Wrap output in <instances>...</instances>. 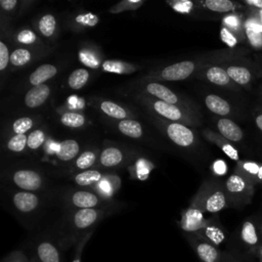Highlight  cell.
<instances>
[{
    "instance_id": "7a4b0ae2",
    "label": "cell",
    "mask_w": 262,
    "mask_h": 262,
    "mask_svg": "<svg viewBox=\"0 0 262 262\" xmlns=\"http://www.w3.org/2000/svg\"><path fill=\"white\" fill-rule=\"evenodd\" d=\"M134 99L144 106L148 111V114L155 115L164 120L181 123L189 127H198L202 124V114L178 105L170 104L140 93H136L134 95Z\"/></svg>"
},
{
    "instance_id": "603a6c76",
    "label": "cell",
    "mask_w": 262,
    "mask_h": 262,
    "mask_svg": "<svg viewBox=\"0 0 262 262\" xmlns=\"http://www.w3.org/2000/svg\"><path fill=\"white\" fill-rule=\"evenodd\" d=\"M35 31L44 41H54L59 32V25L56 16L51 12L40 14L34 23Z\"/></svg>"
},
{
    "instance_id": "680465c9",
    "label": "cell",
    "mask_w": 262,
    "mask_h": 262,
    "mask_svg": "<svg viewBox=\"0 0 262 262\" xmlns=\"http://www.w3.org/2000/svg\"><path fill=\"white\" fill-rule=\"evenodd\" d=\"M260 227H261V232H262V218H261V224H260Z\"/></svg>"
},
{
    "instance_id": "f5cc1de1",
    "label": "cell",
    "mask_w": 262,
    "mask_h": 262,
    "mask_svg": "<svg viewBox=\"0 0 262 262\" xmlns=\"http://www.w3.org/2000/svg\"><path fill=\"white\" fill-rule=\"evenodd\" d=\"M254 96L256 97V102L262 106V81L259 82V84L255 90Z\"/></svg>"
},
{
    "instance_id": "83f0119b",
    "label": "cell",
    "mask_w": 262,
    "mask_h": 262,
    "mask_svg": "<svg viewBox=\"0 0 262 262\" xmlns=\"http://www.w3.org/2000/svg\"><path fill=\"white\" fill-rule=\"evenodd\" d=\"M233 172L244 176L255 186L262 187V163L255 160H242L235 164Z\"/></svg>"
},
{
    "instance_id": "f35d334b",
    "label": "cell",
    "mask_w": 262,
    "mask_h": 262,
    "mask_svg": "<svg viewBox=\"0 0 262 262\" xmlns=\"http://www.w3.org/2000/svg\"><path fill=\"white\" fill-rule=\"evenodd\" d=\"M91 72L85 68H78L74 70L67 79V84L72 90L82 89L90 80Z\"/></svg>"
},
{
    "instance_id": "4fadbf2b",
    "label": "cell",
    "mask_w": 262,
    "mask_h": 262,
    "mask_svg": "<svg viewBox=\"0 0 262 262\" xmlns=\"http://www.w3.org/2000/svg\"><path fill=\"white\" fill-rule=\"evenodd\" d=\"M261 217L251 216L246 218L238 229V241L242 247L249 253L254 255L258 248L262 245Z\"/></svg>"
},
{
    "instance_id": "4316f807",
    "label": "cell",
    "mask_w": 262,
    "mask_h": 262,
    "mask_svg": "<svg viewBox=\"0 0 262 262\" xmlns=\"http://www.w3.org/2000/svg\"><path fill=\"white\" fill-rule=\"evenodd\" d=\"M11 40L16 46L29 47V48H43L50 47L49 44L44 42V40L38 35L35 30L29 28H21L14 31L11 34Z\"/></svg>"
},
{
    "instance_id": "8fae6325",
    "label": "cell",
    "mask_w": 262,
    "mask_h": 262,
    "mask_svg": "<svg viewBox=\"0 0 262 262\" xmlns=\"http://www.w3.org/2000/svg\"><path fill=\"white\" fill-rule=\"evenodd\" d=\"M195 77L214 86L224 88L239 96H243L244 93L246 92L242 87L236 85L230 79L225 69L221 64H206L200 70Z\"/></svg>"
},
{
    "instance_id": "9f6ffc18",
    "label": "cell",
    "mask_w": 262,
    "mask_h": 262,
    "mask_svg": "<svg viewBox=\"0 0 262 262\" xmlns=\"http://www.w3.org/2000/svg\"><path fill=\"white\" fill-rule=\"evenodd\" d=\"M254 255L258 258L259 262H262V245L258 248V250L255 252V254H254Z\"/></svg>"
},
{
    "instance_id": "44dd1931",
    "label": "cell",
    "mask_w": 262,
    "mask_h": 262,
    "mask_svg": "<svg viewBox=\"0 0 262 262\" xmlns=\"http://www.w3.org/2000/svg\"><path fill=\"white\" fill-rule=\"evenodd\" d=\"M195 233H198L199 235L209 241L218 248L222 244H224L227 238V232L217 216L208 218L205 225Z\"/></svg>"
},
{
    "instance_id": "5b68a950",
    "label": "cell",
    "mask_w": 262,
    "mask_h": 262,
    "mask_svg": "<svg viewBox=\"0 0 262 262\" xmlns=\"http://www.w3.org/2000/svg\"><path fill=\"white\" fill-rule=\"evenodd\" d=\"M149 115L155 126L176 146L188 151H195L201 146L199 135L191 127L177 122H170L151 114Z\"/></svg>"
},
{
    "instance_id": "ab89813d",
    "label": "cell",
    "mask_w": 262,
    "mask_h": 262,
    "mask_svg": "<svg viewBox=\"0 0 262 262\" xmlns=\"http://www.w3.org/2000/svg\"><path fill=\"white\" fill-rule=\"evenodd\" d=\"M47 140V131L44 127H37L28 134L27 150L29 152L38 151L43 147Z\"/></svg>"
},
{
    "instance_id": "60d3db41",
    "label": "cell",
    "mask_w": 262,
    "mask_h": 262,
    "mask_svg": "<svg viewBox=\"0 0 262 262\" xmlns=\"http://www.w3.org/2000/svg\"><path fill=\"white\" fill-rule=\"evenodd\" d=\"M28 134H16L4 138V147L12 154H20L27 150Z\"/></svg>"
},
{
    "instance_id": "7bdbcfd3",
    "label": "cell",
    "mask_w": 262,
    "mask_h": 262,
    "mask_svg": "<svg viewBox=\"0 0 262 262\" xmlns=\"http://www.w3.org/2000/svg\"><path fill=\"white\" fill-rule=\"evenodd\" d=\"M145 3L144 0H123L115 5H113L108 12L113 14H118L125 11H131V10H137Z\"/></svg>"
},
{
    "instance_id": "b9f144b4",
    "label": "cell",
    "mask_w": 262,
    "mask_h": 262,
    "mask_svg": "<svg viewBox=\"0 0 262 262\" xmlns=\"http://www.w3.org/2000/svg\"><path fill=\"white\" fill-rule=\"evenodd\" d=\"M254 132L256 136L262 142V106L259 103H255L250 110V117Z\"/></svg>"
},
{
    "instance_id": "7402d4cb",
    "label": "cell",
    "mask_w": 262,
    "mask_h": 262,
    "mask_svg": "<svg viewBox=\"0 0 262 262\" xmlns=\"http://www.w3.org/2000/svg\"><path fill=\"white\" fill-rule=\"evenodd\" d=\"M60 245L50 238H41L37 242L33 256L38 262H61Z\"/></svg>"
},
{
    "instance_id": "8992f818",
    "label": "cell",
    "mask_w": 262,
    "mask_h": 262,
    "mask_svg": "<svg viewBox=\"0 0 262 262\" xmlns=\"http://www.w3.org/2000/svg\"><path fill=\"white\" fill-rule=\"evenodd\" d=\"M136 86H137V93L201 114L200 107L196 105V103L193 100L187 98L182 94L175 92L174 90L167 87L163 83L140 79L139 82L136 83Z\"/></svg>"
},
{
    "instance_id": "e0dca14e",
    "label": "cell",
    "mask_w": 262,
    "mask_h": 262,
    "mask_svg": "<svg viewBox=\"0 0 262 262\" xmlns=\"http://www.w3.org/2000/svg\"><path fill=\"white\" fill-rule=\"evenodd\" d=\"M129 158L130 151L127 148L118 145H107L100 150L96 166L99 169H117L124 166Z\"/></svg>"
},
{
    "instance_id": "6da1fadb",
    "label": "cell",
    "mask_w": 262,
    "mask_h": 262,
    "mask_svg": "<svg viewBox=\"0 0 262 262\" xmlns=\"http://www.w3.org/2000/svg\"><path fill=\"white\" fill-rule=\"evenodd\" d=\"M114 209L110 208H93L71 210L66 218L63 225L62 237L59 242L61 248L63 245H77L78 242L87 233L94 231L98 223L106 216L114 213Z\"/></svg>"
},
{
    "instance_id": "d590c367",
    "label": "cell",
    "mask_w": 262,
    "mask_h": 262,
    "mask_svg": "<svg viewBox=\"0 0 262 262\" xmlns=\"http://www.w3.org/2000/svg\"><path fill=\"white\" fill-rule=\"evenodd\" d=\"M104 178V173L101 169H89L86 171L75 173L72 177L73 181L82 187L95 186Z\"/></svg>"
},
{
    "instance_id": "9a60e30c",
    "label": "cell",
    "mask_w": 262,
    "mask_h": 262,
    "mask_svg": "<svg viewBox=\"0 0 262 262\" xmlns=\"http://www.w3.org/2000/svg\"><path fill=\"white\" fill-rule=\"evenodd\" d=\"M91 104L94 108L99 111L103 116L107 117L110 120H127L135 119L137 115L130 107L118 103L113 100L104 99L101 97H94L91 99Z\"/></svg>"
},
{
    "instance_id": "52a82bcc",
    "label": "cell",
    "mask_w": 262,
    "mask_h": 262,
    "mask_svg": "<svg viewBox=\"0 0 262 262\" xmlns=\"http://www.w3.org/2000/svg\"><path fill=\"white\" fill-rule=\"evenodd\" d=\"M10 206L21 219H33L38 216L46 205V195L40 192L14 190L9 195Z\"/></svg>"
},
{
    "instance_id": "816d5d0a",
    "label": "cell",
    "mask_w": 262,
    "mask_h": 262,
    "mask_svg": "<svg viewBox=\"0 0 262 262\" xmlns=\"http://www.w3.org/2000/svg\"><path fill=\"white\" fill-rule=\"evenodd\" d=\"M222 262H244V261L242 260V258H238V257H236V256H233L232 254L223 253Z\"/></svg>"
},
{
    "instance_id": "e575fe53",
    "label": "cell",
    "mask_w": 262,
    "mask_h": 262,
    "mask_svg": "<svg viewBox=\"0 0 262 262\" xmlns=\"http://www.w3.org/2000/svg\"><path fill=\"white\" fill-rule=\"evenodd\" d=\"M99 23L98 15L92 12L74 13L69 18V27L74 31H84L85 29L95 27Z\"/></svg>"
},
{
    "instance_id": "3957f363",
    "label": "cell",
    "mask_w": 262,
    "mask_h": 262,
    "mask_svg": "<svg viewBox=\"0 0 262 262\" xmlns=\"http://www.w3.org/2000/svg\"><path fill=\"white\" fill-rule=\"evenodd\" d=\"M206 64H211L208 53L195 59H185L168 64L157 71L146 74L141 79L157 82L183 81L190 78L191 76H196L200 70Z\"/></svg>"
},
{
    "instance_id": "ba28073f",
    "label": "cell",
    "mask_w": 262,
    "mask_h": 262,
    "mask_svg": "<svg viewBox=\"0 0 262 262\" xmlns=\"http://www.w3.org/2000/svg\"><path fill=\"white\" fill-rule=\"evenodd\" d=\"M229 208L243 209L248 206L255 194L256 186L244 176L233 172L224 181Z\"/></svg>"
},
{
    "instance_id": "277c9868",
    "label": "cell",
    "mask_w": 262,
    "mask_h": 262,
    "mask_svg": "<svg viewBox=\"0 0 262 262\" xmlns=\"http://www.w3.org/2000/svg\"><path fill=\"white\" fill-rule=\"evenodd\" d=\"M191 205L199 207L204 213L216 214L228 208V200L224 182L218 179H206L192 198Z\"/></svg>"
},
{
    "instance_id": "6f0895ef",
    "label": "cell",
    "mask_w": 262,
    "mask_h": 262,
    "mask_svg": "<svg viewBox=\"0 0 262 262\" xmlns=\"http://www.w3.org/2000/svg\"><path fill=\"white\" fill-rule=\"evenodd\" d=\"M29 262H38V261H37V259H36L34 256H32V257L29 259Z\"/></svg>"
},
{
    "instance_id": "11a10c76",
    "label": "cell",
    "mask_w": 262,
    "mask_h": 262,
    "mask_svg": "<svg viewBox=\"0 0 262 262\" xmlns=\"http://www.w3.org/2000/svg\"><path fill=\"white\" fill-rule=\"evenodd\" d=\"M248 11L250 13H252L262 25V10H259V9H251V8H247Z\"/></svg>"
},
{
    "instance_id": "681fc988",
    "label": "cell",
    "mask_w": 262,
    "mask_h": 262,
    "mask_svg": "<svg viewBox=\"0 0 262 262\" xmlns=\"http://www.w3.org/2000/svg\"><path fill=\"white\" fill-rule=\"evenodd\" d=\"M2 262H29L26 254L20 250H15L9 253Z\"/></svg>"
},
{
    "instance_id": "7dc6e473",
    "label": "cell",
    "mask_w": 262,
    "mask_h": 262,
    "mask_svg": "<svg viewBox=\"0 0 262 262\" xmlns=\"http://www.w3.org/2000/svg\"><path fill=\"white\" fill-rule=\"evenodd\" d=\"M92 233H93V231H92V232H89V233H87V234H85V235L78 242V244L75 246V251H74V255H73V260H72V262H81V261H82V254H83L84 248H85L87 242L90 239Z\"/></svg>"
},
{
    "instance_id": "4dcf8cb0",
    "label": "cell",
    "mask_w": 262,
    "mask_h": 262,
    "mask_svg": "<svg viewBox=\"0 0 262 262\" xmlns=\"http://www.w3.org/2000/svg\"><path fill=\"white\" fill-rule=\"evenodd\" d=\"M99 152L100 150L97 147L86 148L82 150L81 154L73 162L71 171L75 174L89 169H94V167L97 165L96 163L98 162Z\"/></svg>"
},
{
    "instance_id": "2e32d148",
    "label": "cell",
    "mask_w": 262,
    "mask_h": 262,
    "mask_svg": "<svg viewBox=\"0 0 262 262\" xmlns=\"http://www.w3.org/2000/svg\"><path fill=\"white\" fill-rule=\"evenodd\" d=\"M52 47L43 48H29L16 46L10 54V70H20L24 69L36 60L40 59L42 56L50 53Z\"/></svg>"
},
{
    "instance_id": "c3c4849f",
    "label": "cell",
    "mask_w": 262,
    "mask_h": 262,
    "mask_svg": "<svg viewBox=\"0 0 262 262\" xmlns=\"http://www.w3.org/2000/svg\"><path fill=\"white\" fill-rule=\"evenodd\" d=\"M21 1L18 0H0V6L4 13L9 15L16 14V10L20 8Z\"/></svg>"
},
{
    "instance_id": "836d02e7",
    "label": "cell",
    "mask_w": 262,
    "mask_h": 262,
    "mask_svg": "<svg viewBox=\"0 0 262 262\" xmlns=\"http://www.w3.org/2000/svg\"><path fill=\"white\" fill-rule=\"evenodd\" d=\"M200 3L203 8L216 13H233L236 10L247 8L242 3L232 2L230 0H205Z\"/></svg>"
},
{
    "instance_id": "ffe728a7",
    "label": "cell",
    "mask_w": 262,
    "mask_h": 262,
    "mask_svg": "<svg viewBox=\"0 0 262 262\" xmlns=\"http://www.w3.org/2000/svg\"><path fill=\"white\" fill-rule=\"evenodd\" d=\"M205 213L196 206L189 204L181 215V219L178 222L179 227L183 232H198L206 223Z\"/></svg>"
},
{
    "instance_id": "bcb514c9",
    "label": "cell",
    "mask_w": 262,
    "mask_h": 262,
    "mask_svg": "<svg viewBox=\"0 0 262 262\" xmlns=\"http://www.w3.org/2000/svg\"><path fill=\"white\" fill-rule=\"evenodd\" d=\"M220 37H221L222 41L229 46V48H235L237 44L244 43L235 34L230 32L227 28H225L223 26H221Z\"/></svg>"
},
{
    "instance_id": "db71d44e",
    "label": "cell",
    "mask_w": 262,
    "mask_h": 262,
    "mask_svg": "<svg viewBox=\"0 0 262 262\" xmlns=\"http://www.w3.org/2000/svg\"><path fill=\"white\" fill-rule=\"evenodd\" d=\"M214 168H215L216 173H219V174H223L226 171V165L222 161L216 162L214 164Z\"/></svg>"
},
{
    "instance_id": "d6a6232c",
    "label": "cell",
    "mask_w": 262,
    "mask_h": 262,
    "mask_svg": "<svg viewBox=\"0 0 262 262\" xmlns=\"http://www.w3.org/2000/svg\"><path fill=\"white\" fill-rule=\"evenodd\" d=\"M58 115L59 124L70 129H81L89 124L88 118L80 112L64 110L61 111Z\"/></svg>"
},
{
    "instance_id": "30bf717a",
    "label": "cell",
    "mask_w": 262,
    "mask_h": 262,
    "mask_svg": "<svg viewBox=\"0 0 262 262\" xmlns=\"http://www.w3.org/2000/svg\"><path fill=\"white\" fill-rule=\"evenodd\" d=\"M203 99L206 107L217 117L231 120H245L250 117V113L245 111L243 104L231 102L219 94L207 93Z\"/></svg>"
},
{
    "instance_id": "d4e9b609",
    "label": "cell",
    "mask_w": 262,
    "mask_h": 262,
    "mask_svg": "<svg viewBox=\"0 0 262 262\" xmlns=\"http://www.w3.org/2000/svg\"><path fill=\"white\" fill-rule=\"evenodd\" d=\"M201 135L207 141L218 146L225 154V156H227L230 160H232L236 163L242 161L236 146L233 143H231L230 141H228L227 139H225L224 137H222L218 132L213 131L209 128H205V129L201 130Z\"/></svg>"
},
{
    "instance_id": "8d00e7d4",
    "label": "cell",
    "mask_w": 262,
    "mask_h": 262,
    "mask_svg": "<svg viewBox=\"0 0 262 262\" xmlns=\"http://www.w3.org/2000/svg\"><path fill=\"white\" fill-rule=\"evenodd\" d=\"M222 26L235 34L244 43L247 42L245 34V16L239 13H229L222 18Z\"/></svg>"
},
{
    "instance_id": "ee69618b",
    "label": "cell",
    "mask_w": 262,
    "mask_h": 262,
    "mask_svg": "<svg viewBox=\"0 0 262 262\" xmlns=\"http://www.w3.org/2000/svg\"><path fill=\"white\" fill-rule=\"evenodd\" d=\"M167 4L176 12L181 14H190L195 10V3L189 0H172Z\"/></svg>"
},
{
    "instance_id": "74e56055",
    "label": "cell",
    "mask_w": 262,
    "mask_h": 262,
    "mask_svg": "<svg viewBox=\"0 0 262 262\" xmlns=\"http://www.w3.org/2000/svg\"><path fill=\"white\" fill-rule=\"evenodd\" d=\"M140 69L139 66L123 60L117 59H106L101 63V70L106 73L119 74V75H128L137 72Z\"/></svg>"
},
{
    "instance_id": "1f68e13d",
    "label": "cell",
    "mask_w": 262,
    "mask_h": 262,
    "mask_svg": "<svg viewBox=\"0 0 262 262\" xmlns=\"http://www.w3.org/2000/svg\"><path fill=\"white\" fill-rule=\"evenodd\" d=\"M81 154V143L76 139H64L55 150V158L62 163L74 162Z\"/></svg>"
},
{
    "instance_id": "f546056e",
    "label": "cell",
    "mask_w": 262,
    "mask_h": 262,
    "mask_svg": "<svg viewBox=\"0 0 262 262\" xmlns=\"http://www.w3.org/2000/svg\"><path fill=\"white\" fill-rule=\"evenodd\" d=\"M111 126L116 128V130L126 137L132 139H141L144 135V128L141 122L136 119L127 120H107Z\"/></svg>"
},
{
    "instance_id": "f6af8a7d",
    "label": "cell",
    "mask_w": 262,
    "mask_h": 262,
    "mask_svg": "<svg viewBox=\"0 0 262 262\" xmlns=\"http://www.w3.org/2000/svg\"><path fill=\"white\" fill-rule=\"evenodd\" d=\"M10 54L11 51L9 46L2 38L0 41V72L2 76H4L6 71H8V68H10Z\"/></svg>"
},
{
    "instance_id": "7c38bea8",
    "label": "cell",
    "mask_w": 262,
    "mask_h": 262,
    "mask_svg": "<svg viewBox=\"0 0 262 262\" xmlns=\"http://www.w3.org/2000/svg\"><path fill=\"white\" fill-rule=\"evenodd\" d=\"M66 206L69 210L93 209V208H110L112 204L110 200L102 198L97 192L85 189L71 190L63 196Z\"/></svg>"
},
{
    "instance_id": "d6986e66",
    "label": "cell",
    "mask_w": 262,
    "mask_h": 262,
    "mask_svg": "<svg viewBox=\"0 0 262 262\" xmlns=\"http://www.w3.org/2000/svg\"><path fill=\"white\" fill-rule=\"evenodd\" d=\"M53 93V83H45L31 87L23 97V103L26 107L34 110L43 106Z\"/></svg>"
},
{
    "instance_id": "ac0fdd59",
    "label": "cell",
    "mask_w": 262,
    "mask_h": 262,
    "mask_svg": "<svg viewBox=\"0 0 262 262\" xmlns=\"http://www.w3.org/2000/svg\"><path fill=\"white\" fill-rule=\"evenodd\" d=\"M215 126L217 132L222 137L233 143L235 146L245 143V132L234 120H231L229 118L217 117L215 119Z\"/></svg>"
},
{
    "instance_id": "484cf974",
    "label": "cell",
    "mask_w": 262,
    "mask_h": 262,
    "mask_svg": "<svg viewBox=\"0 0 262 262\" xmlns=\"http://www.w3.org/2000/svg\"><path fill=\"white\" fill-rule=\"evenodd\" d=\"M40 118L37 116H21L6 124L4 138L16 134H29L39 125Z\"/></svg>"
},
{
    "instance_id": "5bb4252c",
    "label": "cell",
    "mask_w": 262,
    "mask_h": 262,
    "mask_svg": "<svg viewBox=\"0 0 262 262\" xmlns=\"http://www.w3.org/2000/svg\"><path fill=\"white\" fill-rule=\"evenodd\" d=\"M183 236L201 262H222L223 253L218 247L195 232H183Z\"/></svg>"
},
{
    "instance_id": "f907efd6",
    "label": "cell",
    "mask_w": 262,
    "mask_h": 262,
    "mask_svg": "<svg viewBox=\"0 0 262 262\" xmlns=\"http://www.w3.org/2000/svg\"><path fill=\"white\" fill-rule=\"evenodd\" d=\"M242 4L247 8L262 10V0H244Z\"/></svg>"
},
{
    "instance_id": "f1b7e54d",
    "label": "cell",
    "mask_w": 262,
    "mask_h": 262,
    "mask_svg": "<svg viewBox=\"0 0 262 262\" xmlns=\"http://www.w3.org/2000/svg\"><path fill=\"white\" fill-rule=\"evenodd\" d=\"M245 34L252 49L262 50V25L249 11L248 16H245Z\"/></svg>"
},
{
    "instance_id": "cb8c5ba5",
    "label": "cell",
    "mask_w": 262,
    "mask_h": 262,
    "mask_svg": "<svg viewBox=\"0 0 262 262\" xmlns=\"http://www.w3.org/2000/svg\"><path fill=\"white\" fill-rule=\"evenodd\" d=\"M59 64L56 63H42L29 74L26 83L23 85H25V87L28 86L29 88H31L34 86L45 84L52 80L59 73Z\"/></svg>"
},
{
    "instance_id": "9c48e42d",
    "label": "cell",
    "mask_w": 262,
    "mask_h": 262,
    "mask_svg": "<svg viewBox=\"0 0 262 262\" xmlns=\"http://www.w3.org/2000/svg\"><path fill=\"white\" fill-rule=\"evenodd\" d=\"M9 182L18 188V190L24 191H42L47 183L44 174L35 168L20 167L12 168L8 172Z\"/></svg>"
}]
</instances>
